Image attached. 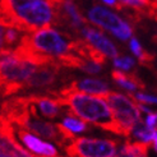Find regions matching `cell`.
Instances as JSON below:
<instances>
[{
	"mask_svg": "<svg viewBox=\"0 0 157 157\" xmlns=\"http://www.w3.org/2000/svg\"><path fill=\"white\" fill-rule=\"evenodd\" d=\"M87 21L74 0H63L56 4L55 25L67 29L68 33L79 37L82 29L87 26Z\"/></svg>",
	"mask_w": 157,
	"mask_h": 157,
	"instance_id": "6",
	"label": "cell"
},
{
	"mask_svg": "<svg viewBox=\"0 0 157 157\" xmlns=\"http://www.w3.org/2000/svg\"><path fill=\"white\" fill-rule=\"evenodd\" d=\"M152 146L155 148V151L157 152V130L155 132V136H153V140H152Z\"/></svg>",
	"mask_w": 157,
	"mask_h": 157,
	"instance_id": "22",
	"label": "cell"
},
{
	"mask_svg": "<svg viewBox=\"0 0 157 157\" xmlns=\"http://www.w3.org/2000/svg\"><path fill=\"white\" fill-rule=\"evenodd\" d=\"M129 48H130L132 52L139 59V61L142 63L143 65H150L151 63L153 61V55L152 54H148L147 51H144L143 48L140 46L139 41L137 40L136 37H132L130 40H129Z\"/></svg>",
	"mask_w": 157,
	"mask_h": 157,
	"instance_id": "17",
	"label": "cell"
},
{
	"mask_svg": "<svg viewBox=\"0 0 157 157\" xmlns=\"http://www.w3.org/2000/svg\"><path fill=\"white\" fill-rule=\"evenodd\" d=\"M27 102H28V109L32 116L36 117H48V119H55V117L60 116L63 107L65 105L58 100L52 95H44V93H31L28 96H25Z\"/></svg>",
	"mask_w": 157,
	"mask_h": 157,
	"instance_id": "7",
	"label": "cell"
},
{
	"mask_svg": "<svg viewBox=\"0 0 157 157\" xmlns=\"http://www.w3.org/2000/svg\"><path fill=\"white\" fill-rule=\"evenodd\" d=\"M50 93L60 100L69 111L84 121L123 137L119 125L115 121L113 110L105 97L73 90L68 84L58 91H50Z\"/></svg>",
	"mask_w": 157,
	"mask_h": 157,
	"instance_id": "1",
	"label": "cell"
},
{
	"mask_svg": "<svg viewBox=\"0 0 157 157\" xmlns=\"http://www.w3.org/2000/svg\"><path fill=\"white\" fill-rule=\"evenodd\" d=\"M61 68L63 67L56 61L38 65V68L32 74V77L25 83L23 90H40V88H46L49 86H52L55 81H56Z\"/></svg>",
	"mask_w": 157,
	"mask_h": 157,
	"instance_id": "9",
	"label": "cell"
},
{
	"mask_svg": "<svg viewBox=\"0 0 157 157\" xmlns=\"http://www.w3.org/2000/svg\"><path fill=\"white\" fill-rule=\"evenodd\" d=\"M157 129H151L148 128L146 123H138L134 129H133L130 137H134L137 140H140V142H146L148 144H152V140H153V136H155V132Z\"/></svg>",
	"mask_w": 157,
	"mask_h": 157,
	"instance_id": "16",
	"label": "cell"
},
{
	"mask_svg": "<svg viewBox=\"0 0 157 157\" xmlns=\"http://www.w3.org/2000/svg\"><path fill=\"white\" fill-rule=\"evenodd\" d=\"M148 147L150 144L146 142H125L114 157H147Z\"/></svg>",
	"mask_w": 157,
	"mask_h": 157,
	"instance_id": "14",
	"label": "cell"
},
{
	"mask_svg": "<svg viewBox=\"0 0 157 157\" xmlns=\"http://www.w3.org/2000/svg\"><path fill=\"white\" fill-rule=\"evenodd\" d=\"M117 144L116 139L75 137L64 150L68 157H114Z\"/></svg>",
	"mask_w": 157,
	"mask_h": 157,
	"instance_id": "4",
	"label": "cell"
},
{
	"mask_svg": "<svg viewBox=\"0 0 157 157\" xmlns=\"http://www.w3.org/2000/svg\"><path fill=\"white\" fill-rule=\"evenodd\" d=\"M87 19L92 25L113 33L121 41L130 40L133 36V28L127 21H124L119 14L111 12L107 8L93 4L87 9Z\"/></svg>",
	"mask_w": 157,
	"mask_h": 157,
	"instance_id": "5",
	"label": "cell"
},
{
	"mask_svg": "<svg viewBox=\"0 0 157 157\" xmlns=\"http://www.w3.org/2000/svg\"><path fill=\"white\" fill-rule=\"evenodd\" d=\"M38 68L37 64L18 56L13 50L2 51V93L3 97L22 91L25 83Z\"/></svg>",
	"mask_w": 157,
	"mask_h": 157,
	"instance_id": "2",
	"label": "cell"
},
{
	"mask_svg": "<svg viewBox=\"0 0 157 157\" xmlns=\"http://www.w3.org/2000/svg\"><path fill=\"white\" fill-rule=\"evenodd\" d=\"M102 2H104L106 5L114 6V8H116V9L121 10V6H120V4H119V2H117V0H102Z\"/></svg>",
	"mask_w": 157,
	"mask_h": 157,
	"instance_id": "21",
	"label": "cell"
},
{
	"mask_svg": "<svg viewBox=\"0 0 157 157\" xmlns=\"http://www.w3.org/2000/svg\"><path fill=\"white\" fill-rule=\"evenodd\" d=\"M155 2H156V3H157V0H155Z\"/></svg>",
	"mask_w": 157,
	"mask_h": 157,
	"instance_id": "24",
	"label": "cell"
},
{
	"mask_svg": "<svg viewBox=\"0 0 157 157\" xmlns=\"http://www.w3.org/2000/svg\"><path fill=\"white\" fill-rule=\"evenodd\" d=\"M130 97L137 101L138 104H153V105H157V97L156 96H152V95H146V93H142V92H136L133 93Z\"/></svg>",
	"mask_w": 157,
	"mask_h": 157,
	"instance_id": "19",
	"label": "cell"
},
{
	"mask_svg": "<svg viewBox=\"0 0 157 157\" xmlns=\"http://www.w3.org/2000/svg\"><path fill=\"white\" fill-rule=\"evenodd\" d=\"M79 37L86 40L91 46H93L96 50H98L101 54H104L106 58L115 59L119 56V51H117L114 42L110 40V38H107L101 31H98L96 28L90 27L87 25L82 29Z\"/></svg>",
	"mask_w": 157,
	"mask_h": 157,
	"instance_id": "10",
	"label": "cell"
},
{
	"mask_svg": "<svg viewBox=\"0 0 157 157\" xmlns=\"http://www.w3.org/2000/svg\"><path fill=\"white\" fill-rule=\"evenodd\" d=\"M26 33L27 32L14 26L2 25V51L15 50L22 44Z\"/></svg>",
	"mask_w": 157,
	"mask_h": 157,
	"instance_id": "12",
	"label": "cell"
},
{
	"mask_svg": "<svg viewBox=\"0 0 157 157\" xmlns=\"http://www.w3.org/2000/svg\"><path fill=\"white\" fill-rule=\"evenodd\" d=\"M146 125L151 129H156V125H157V113H150L146 117Z\"/></svg>",
	"mask_w": 157,
	"mask_h": 157,
	"instance_id": "20",
	"label": "cell"
},
{
	"mask_svg": "<svg viewBox=\"0 0 157 157\" xmlns=\"http://www.w3.org/2000/svg\"><path fill=\"white\" fill-rule=\"evenodd\" d=\"M13 125V129L17 138L19 139V142L25 146L28 151H31L33 155H37V157H60L58 148L52 146L49 142H45V140L40 139L38 136H36L35 133L29 132L25 128L17 127V125Z\"/></svg>",
	"mask_w": 157,
	"mask_h": 157,
	"instance_id": "8",
	"label": "cell"
},
{
	"mask_svg": "<svg viewBox=\"0 0 157 157\" xmlns=\"http://www.w3.org/2000/svg\"><path fill=\"white\" fill-rule=\"evenodd\" d=\"M61 124L65 129H68L73 134H79V133H84L88 130V123L84 121L81 117L74 115L72 111H69L64 117L61 119Z\"/></svg>",
	"mask_w": 157,
	"mask_h": 157,
	"instance_id": "15",
	"label": "cell"
},
{
	"mask_svg": "<svg viewBox=\"0 0 157 157\" xmlns=\"http://www.w3.org/2000/svg\"><path fill=\"white\" fill-rule=\"evenodd\" d=\"M114 65L115 68L124 70V72H129L136 67V61L130 56H117L114 59Z\"/></svg>",
	"mask_w": 157,
	"mask_h": 157,
	"instance_id": "18",
	"label": "cell"
},
{
	"mask_svg": "<svg viewBox=\"0 0 157 157\" xmlns=\"http://www.w3.org/2000/svg\"><path fill=\"white\" fill-rule=\"evenodd\" d=\"M0 157H10V156L8 153H5V152H2V156H0Z\"/></svg>",
	"mask_w": 157,
	"mask_h": 157,
	"instance_id": "23",
	"label": "cell"
},
{
	"mask_svg": "<svg viewBox=\"0 0 157 157\" xmlns=\"http://www.w3.org/2000/svg\"><path fill=\"white\" fill-rule=\"evenodd\" d=\"M111 77H113V79L115 81V83L117 86H120V87L125 88L129 92H134L138 88H140V90L144 88L143 82L133 73L127 74V73L120 72V70H114V72L111 73Z\"/></svg>",
	"mask_w": 157,
	"mask_h": 157,
	"instance_id": "13",
	"label": "cell"
},
{
	"mask_svg": "<svg viewBox=\"0 0 157 157\" xmlns=\"http://www.w3.org/2000/svg\"><path fill=\"white\" fill-rule=\"evenodd\" d=\"M68 86L69 87H72L73 90L90 93V95L102 96V97H105L110 92L107 82L101 81V79H95V78H83V79H77V81H73L72 83H69Z\"/></svg>",
	"mask_w": 157,
	"mask_h": 157,
	"instance_id": "11",
	"label": "cell"
},
{
	"mask_svg": "<svg viewBox=\"0 0 157 157\" xmlns=\"http://www.w3.org/2000/svg\"><path fill=\"white\" fill-rule=\"evenodd\" d=\"M105 98L113 110L115 121L119 125L123 137H130L134 127L142 121L140 117L142 110L139 109V105H137L130 96L128 97L119 92L110 91Z\"/></svg>",
	"mask_w": 157,
	"mask_h": 157,
	"instance_id": "3",
	"label": "cell"
}]
</instances>
